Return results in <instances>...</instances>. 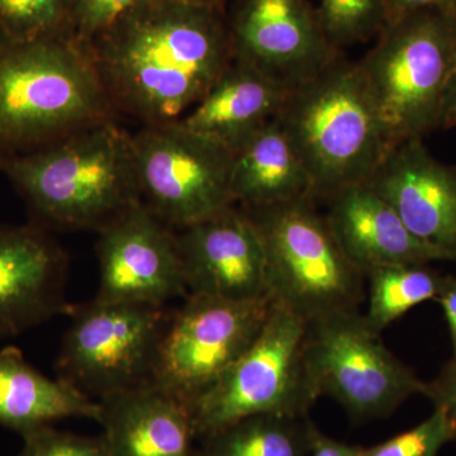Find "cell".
Wrapping results in <instances>:
<instances>
[{
	"label": "cell",
	"instance_id": "obj_33",
	"mask_svg": "<svg viewBox=\"0 0 456 456\" xmlns=\"http://www.w3.org/2000/svg\"><path fill=\"white\" fill-rule=\"evenodd\" d=\"M456 127V61L441 98L439 128L450 130Z\"/></svg>",
	"mask_w": 456,
	"mask_h": 456
},
{
	"label": "cell",
	"instance_id": "obj_2",
	"mask_svg": "<svg viewBox=\"0 0 456 456\" xmlns=\"http://www.w3.org/2000/svg\"><path fill=\"white\" fill-rule=\"evenodd\" d=\"M114 110L86 42L0 35V156L51 145L113 119Z\"/></svg>",
	"mask_w": 456,
	"mask_h": 456
},
{
	"label": "cell",
	"instance_id": "obj_19",
	"mask_svg": "<svg viewBox=\"0 0 456 456\" xmlns=\"http://www.w3.org/2000/svg\"><path fill=\"white\" fill-rule=\"evenodd\" d=\"M290 90L244 62L233 61L179 122L235 151L277 118Z\"/></svg>",
	"mask_w": 456,
	"mask_h": 456
},
{
	"label": "cell",
	"instance_id": "obj_16",
	"mask_svg": "<svg viewBox=\"0 0 456 456\" xmlns=\"http://www.w3.org/2000/svg\"><path fill=\"white\" fill-rule=\"evenodd\" d=\"M367 183L413 235L456 260V167L410 140L389 150Z\"/></svg>",
	"mask_w": 456,
	"mask_h": 456
},
{
	"label": "cell",
	"instance_id": "obj_20",
	"mask_svg": "<svg viewBox=\"0 0 456 456\" xmlns=\"http://www.w3.org/2000/svg\"><path fill=\"white\" fill-rule=\"evenodd\" d=\"M231 194L244 209L314 197V183L277 118L232 152Z\"/></svg>",
	"mask_w": 456,
	"mask_h": 456
},
{
	"label": "cell",
	"instance_id": "obj_5",
	"mask_svg": "<svg viewBox=\"0 0 456 456\" xmlns=\"http://www.w3.org/2000/svg\"><path fill=\"white\" fill-rule=\"evenodd\" d=\"M456 61V13L419 9L389 20L356 65L389 150L439 128Z\"/></svg>",
	"mask_w": 456,
	"mask_h": 456
},
{
	"label": "cell",
	"instance_id": "obj_26",
	"mask_svg": "<svg viewBox=\"0 0 456 456\" xmlns=\"http://www.w3.org/2000/svg\"><path fill=\"white\" fill-rule=\"evenodd\" d=\"M452 441L454 430L448 416L434 408V412L415 428L364 448V456H439Z\"/></svg>",
	"mask_w": 456,
	"mask_h": 456
},
{
	"label": "cell",
	"instance_id": "obj_30",
	"mask_svg": "<svg viewBox=\"0 0 456 456\" xmlns=\"http://www.w3.org/2000/svg\"><path fill=\"white\" fill-rule=\"evenodd\" d=\"M435 302L439 303L448 323L452 355L456 356V277L454 275H443L439 293Z\"/></svg>",
	"mask_w": 456,
	"mask_h": 456
},
{
	"label": "cell",
	"instance_id": "obj_11",
	"mask_svg": "<svg viewBox=\"0 0 456 456\" xmlns=\"http://www.w3.org/2000/svg\"><path fill=\"white\" fill-rule=\"evenodd\" d=\"M272 305L269 296L230 301L188 294L159 341L151 383L191 406L250 349Z\"/></svg>",
	"mask_w": 456,
	"mask_h": 456
},
{
	"label": "cell",
	"instance_id": "obj_14",
	"mask_svg": "<svg viewBox=\"0 0 456 456\" xmlns=\"http://www.w3.org/2000/svg\"><path fill=\"white\" fill-rule=\"evenodd\" d=\"M176 240L188 294L230 301L269 296L265 250L244 209L228 207L176 231Z\"/></svg>",
	"mask_w": 456,
	"mask_h": 456
},
{
	"label": "cell",
	"instance_id": "obj_32",
	"mask_svg": "<svg viewBox=\"0 0 456 456\" xmlns=\"http://www.w3.org/2000/svg\"><path fill=\"white\" fill-rule=\"evenodd\" d=\"M386 5L387 22L419 9H439L456 13V0H386Z\"/></svg>",
	"mask_w": 456,
	"mask_h": 456
},
{
	"label": "cell",
	"instance_id": "obj_23",
	"mask_svg": "<svg viewBox=\"0 0 456 456\" xmlns=\"http://www.w3.org/2000/svg\"><path fill=\"white\" fill-rule=\"evenodd\" d=\"M365 278L369 298L362 316L373 331L382 334L417 305L435 301L443 275L428 265L398 264L371 270Z\"/></svg>",
	"mask_w": 456,
	"mask_h": 456
},
{
	"label": "cell",
	"instance_id": "obj_13",
	"mask_svg": "<svg viewBox=\"0 0 456 456\" xmlns=\"http://www.w3.org/2000/svg\"><path fill=\"white\" fill-rule=\"evenodd\" d=\"M230 35L236 61L289 90L340 59L305 0H242Z\"/></svg>",
	"mask_w": 456,
	"mask_h": 456
},
{
	"label": "cell",
	"instance_id": "obj_18",
	"mask_svg": "<svg viewBox=\"0 0 456 456\" xmlns=\"http://www.w3.org/2000/svg\"><path fill=\"white\" fill-rule=\"evenodd\" d=\"M98 402L112 456H193L197 435L188 404L154 383Z\"/></svg>",
	"mask_w": 456,
	"mask_h": 456
},
{
	"label": "cell",
	"instance_id": "obj_24",
	"mask_svg": "<svg viewBox=\"0 0 456 456\" xmlns=\"http://www.w3.org/2000/svg\"><path fill=\"white\" fill-rule=\"evenodd\" d=\"M0 35L13 41L74 35L73 0H0Z\"/></svg>",
	"mask_w": 456,
	"mask_h": 456
},
{
	"label": "cell",
	"instance_id": "obj_4",
	"mask_svg": "<svg viewBox=\"0 0 456 456\" xmlns=\"http://www.w3.org/2000/svg\"><path fill=\"white\" fill-rule=\"evenodd\" d=\"M314 183V197L367 183L389 149L355 64L338 59L290 90L277 116Z\"/></svg>",
	"mask_w": 456,
	"mask_h": 456
},
{
	"label": "cell",
	"instance_id": "obj_6",
	"mask_svg": "<svg viewBox=\"0 0 456 456\" xmlns=\"http://www.w3.org/2000/svg\"><path fill=\"white\" fill-rule=\"evenodd\" d=\"M244 211L263 241L273 301L307 322L359 311L365 275L342 250L326 216L314 207V198Z\"/></svg>",
	"mask_w": 456,
	"mask_h": 456
},
{
	"label": "cell",
	"instance_id": "obj_9",
	"mask_svg": "<svg viewBox=\"0 0 456 456\" xmlns=\"http://www.w3.org/2000/svg\"><path fill=\"white\" fill-rule=\"evenodd\" d=\"M141 202L174 230L233 206L232 151L179 121L132 134Z\"/></svg>",
	"mask_w": 456,
	"mask_h": 456
},
{
	"label": "cell",
	"instance_id": "obj_21",
	"mask_svg": "<svg viewBox=\"0 0 456 456\" xmlns=\"http://www.w3.org/2000/svg\"><path fill=\"white\" fill-rule=\"evenodd\" d=\"M71 417L99 422L101 404L64 380L42 374L17 347L0 350V424L25 435Z\"/></svg>",
	"mask_w": 456,
	"mask_h": 456
},
{
	"label": "cell",
	"instance_id": "obj_34",
	"mask_svg": "<svg viewBox=\"0 0 456 456\" xmlns=\"http://www.w3.org/2000/svg\"><path fill=\"white\" fill-rule=\"evenodd\" d=\"M174 2L183 3V4L194 5V7H203L211 9H220L224 0H174Z\"/></svg>",
	"mask_w": 456,
	"mask_h": 456
},
{
	"label": "cell",
	"instance_id": "obj_25",
	"mask_svg": "<svg viewBox=\"0 0 456 456\" xmlns=\"http://www.w3.org/2000/svg\"><path fill=\"white\" fill-rule=\"evenodd\" d=\"M318 22L336 49L379 35L387 23L386 0H320Z\"/></svg>",
	"mask_w": 456,
	"mask_h": 456
},
{
	"label": "cell",
	"instance_id": "obj_12",
	"mask_svg": "<svg viewBox=\"0 0 456 456\" xmlns=\"http://www.w3.org/2000/svg\"><path fill=\"white\" fill-rule=\"evenodd\" d=\"M101 302L167 305L187 297L174 228L142 202L98 231Z\"/></svg>",
	"mask_w": 456,
	"mask_h": 456
},
{
	"label": "cell",
	"instance_id": "obj_31",
	"mask_svg": "<svg viewBox=\"0 0 456 456\" xmlns=\"http://www.w3.org/2000/svg\"><path fill=\"white\" fill-rule=\"evenodd\" d=\"M307 456H364V448L332 439L314 426Z\"/></svg>",
	"mask_w": 456,
	"mask_h": 456
},
{
	"label": "cell",
	"instance_id": "obj_15",
	"mask_svg": "<svg viewBox=\"0 0 456 456\" xmlns=\"http://www.w3.org/2000/svg\"><path fill=\"white\" fill-rule=\"evenodd\" d=\"M66 281L68 255L46 228L0 224V338L71 314Z\"/></svg>",
	"mask_w": 456,
	"mask_h": 456
},
{
	"label": "cell",
	"instance_id": "obj_29",
	"mask_svg": "<svg viewBox=\"0 0 456 456\" xmlns=\"http://www.w3.org/2000/svg\"><path fill=\"white\" fill-rule=\"evenodd\" d=\"M425 397L448 416L456 441V356L452 355L434 379L426 382Z\"/></svg>",
	"mask_w": 456,
	"mask_h": 456
},
{
	"label": "cell",
	"instance_id": "obj_8",
	"mask_svg": "<svg viewBox=\"0 0 456 456\" xmlns=\"http://www.w3.org/2000/svg\"><path fill=\"white\" fill-rule=\"evenodd\" d=\"M303 356L317 399H334L354 419L389 416L426 393V382L383 344L359 311L307 322Z\"/></svg>",
	"mask_w": 456,
	"mask_h": 456
},
{
	"label": "cell",
	"instance_id": "obj_7",
	"mask_svg": "<svg viewBox=\"0 0 456 456\" xmlns=\"http://www.w3.org/2000/svg\"><path fill=\"white\" fill-rule=\"evenodd\" d=\"M305 334L307 321L273 301L250 349L189 406L197 436L255 415L307 416L317 397L305 374Z\"/></svg>",
	"mask_w": 456,
	"mask_h": 456
},
{
	"label": "cell",
	"instance_id": "obj_10",
	"mask_svg": "<svg viewBox=\"0 0 456 456\" xmlns=\"http://www.w3.org/2000/svg\"><path fill=\"white\" fill-rule=\"evenodd\" d=\"M57 378L98 401L151 382L167 305L101 302L71 312Z\"/></svg>",
	"mask_w": 456,
	"mask_h": 456
},
{
	"label": "cell",
	"instance_id": "obj_17",
	"mask_svg": "<svg viewBox=\"0 0 456 456\" xmlns=\"http://www.w3.org/2000/svg\"><path fill=\"white\" fill-rule=\"evenodd\" d=\"M327 200V222L344 253L364 275L382 266L450 260L413 235L368 183L341 189Z\"/></svg>",
	"mask_w": 456,
	"mask_h": 456
},
{
	"label": "cell",
	"instance_id": "obj_22",
	"mask_svg": "<svg viewBox=\"0 0 456 456\" xmlns=\"http://www.w3.org/2000/svg\"><path fill=\"white\" fill-rule=\"evenodd\" d=\"M314 428L307 416L246 417L207 437L203 456H307Z\"/></svg>",
	"mask_w": 456,
	"mask_h": 456
},
{
	"label": "cell",
	"instance_id": "obj_27",
	"mask_svg": "<svg viewBox=\"0 0 456 456\" xmlns=\"http://www.w3.org/2000/svg\"><path fill=\"white\" fill-rule=\"evenodd\" d=\"M22 436L25 445L18 456H112L104 436H82L53 430L50 425Z\"/></svg>",
	"mask_w": 456,
	"mask_h": 456
},
{
	"label": "cell",
	"instance_id": "obj_28",
	"mask_svg": "<svg viewBox=\"0 0 456 456\" xmlns=\"http://www.w3.org/2000/svg\"><path fill=\"white\" fill-rule=\"evenodd\" d=\"M145 0H73V31L89 42Z\"/></svg>",
	"mask_w": 456,
	"mask_h": 456
},
{
	"label": "cell",
	"instance_id": "obj_3",
	"mask_svg": "<svg viewBox=\"0 0 456 456\" xmlns=\"http://www.w3.org/2000/svg\"><path fill=\"white\" fill-rule=\"evenodd\" d=\"M131 139L110 119L35 151L0 156V173L38 226L98 232L141 203Z\"/></svg>",
	"mask_w": 456,
	"mask_h": 456
},
{
	"label": "cell",
	"instance_id": "obj_1",
	"mask_svg": "<svg viewBox=\"0 0 456 456\" xmlns=\"http://www.w3.org/2000/svg\"><path fill=\"white\" fill-rule=\"evenodd\" d=\"M114 110L147 125L182 119L233 61L220 9L145 0L86 42Z\"/></svg>",
	"mask_w": 456,
	"mask_h": 456
}]
</instances>
